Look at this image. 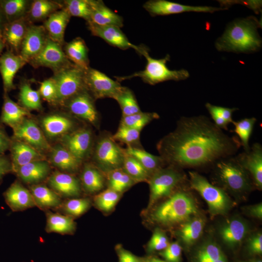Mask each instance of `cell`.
Returning a JSON list of instances; mask_svg holds the SVG:
<instances>
[{
    "instance_id": "cell-1",
    "label": "cell",
    "mask_w": 262,
    "mask_h": 262,
    "mask_svg": "<svg viewBox=\"0 0 262 262\" xmlns=\"http://www.w3.org/2000/svg\"><path fill=\"white\" fill-rule=\"evenodd\" d=\"M241 147L237 137L226 134L204 115L181 117L157 144L164 163L194 168L214 165L234 156Z\"/></svg>"
},
{
    "instance_id": "cell-2",
    "label": "cell",
    "mask_w": 262,
    "mask_h": 262,
    "mask_svg": "<svg viewBox=\"0 0 262 262\" xmlns=\"http://www.w3.org/2000/svg\"><path fill=\"white\" fill-rule=\"evenodd\" d=\"M261 22L254 16L236 18L227 26L223 34L217 38V50L234 53H251L262 47V38L258 28Z\"/></svg>"
},
{
    "instance_id": "cell-3",
    "label": "cell",
    "mask_w": 262,
    "mask_h": 262,
    "mask_svg": "<svg viewBox=\"0 0 262 262\" xmlns=\"http://www.w3.org/2000/svg\"><path fill=\"white\" fill-rule=\"evenodd\" d=\"M197 213L194 200L189 193L178 191L157 207L152 218L159 223L172 225L183 223Z\"/></svg>"
},
{
    "instance_id": "cell-4",
    "label": "cell",
    "mask_w": 262,
    "mask_h": 262,
    "mask_svg": "<svg viewBox=\"0 0 262 262\" xmlns=\"http://www.w3.org/2000/svg\"><path fill=\"white\" fill-rule=\"evenodd\" d=\"M141 55H143L147 60L145 69L129 76L115 77L117 81L139 77L144 82L150 85H155L167 81L185 80L189 77V73L186 69L170 70L167 67L166 63L170 60L169 54H167L164 58L154 59L150 56L147 49L144 47Z\"/></svg>"
},
{
    "instance_id": "cell-5",
    "label": "cell",
    "mask_w": 262,
    "mask_h": 262,
    "mask_svg": "<svg viewBox=\"0 0 262 262\" xmlns=\"http://www.w3.org/2000/svg\"><path fill=\"white\" fill-rule=\"evenodd\" d=\"M213 166L219 182L227 189L242 193L251 188L249 174L236 156L222 159Z\"/></svg>"
},
{
    "instance_id": "cell-6",
    "label": "cell",
    "mask_w": 262,
    "mask_h": 262,
    "mask_svg": "<svg viewBox=\"0 0 262 262\" xmlns=\"http://www.w3.org/2000/svg\"><path fill=\"white\" fill-rule=\"evenodd\" d=\"M189 183L206 202L213 216L226 214L231 206V201L221 188L211 183L204 177L195 171H189Z\"/></svg>"
},
{
    "instance_id": "cell-7",
    "label": "cell",
    "mask_w": 262,
    "mask_h": 262,
    "mask_svg": "<svg viewBox=\"0 0 262 262\" xmlns=\"http://www.w3.org/2000/svg\"><path fill=\"white\" fill-rule=\"evenodd\" d=\"M84 70L73 64L54 73L51 77L56 88V102L63 103L85 89Z\"/></svg>"
},
{
    "instance_id": "cell-8",
    "label": "cell",
    "mask_w": 262,
    "mask_h": 262,
    "mask_svg": "<svg viewBox=\"0 0 262 262\" xmlns=\"http://www.w3.org/2000/svg\"><path fill=\"white\" fill-rule=\"evenodd\" d=\"M184 178V174L172 165L155 171L149 179L150 204L169 196Z\"/></svg>"
},
{
    "instance_id": "cell-9",
    "label": "cell",
    "mask_w": 262,
    "mask_h": 262,
    "mask_svg": "<svg viewBox=\"0 0 262 262\" xmlns=\"http://www.w3.org/2000/svg\"><path fill=\"white\" fill-rule=\"evenodd\" d=\"M84 82L86 90L96 98H114L122 86L103 73L89 67L84 70Z\"/></svg>"
},
{
    "instance_id": "cell-10",
    "label": "cell",
    "mask_w": 262,
    "mask_h": 262,
    "mask_svg": "<svg viewBox=\"0 0 262 262\" xmlns=\"http://www.w3.org/2000/svg\"><path fill=\"white\" fill-rule=\"evenodd\" d=\"M125 152L112 137L103 136L98 140L94 152V159L102 168L110 171L123 165Z\"/></svg>"
},
{
    "instance_id": "cell-11",
    "label": "cell",
    "mask_w": 262,
    "mask_h": 262,
    "mask_svg": "<svg viewBox=\"0 0 262 262\" xmlns=\"http://www.w3.org/2000/svg\"><path fill=\"white\" fill-rule=\"evenodd\" d=\"M61 45L49 36L41 52L29 62L35 67L45 66L54 73L72 64L66 55Z\"/></svg>"
},
{
    "instance_id": "cell-12",
    "label": "cell",
    "mask_w": 262,
    "mask_h": 262,
    "mask_svg": "<svg viewBox=\"0 0 262 262\" xmlns=\"http://www.w3.org/2000/svg\"><path fill=\"white\" fill-rule=\"evenodd\" d=\"M143 7L152 16H166L189 12L213 13L227 9L222 7L186 5L165 0H149L145 2Z\"/></svg>"
},
{
    "instance_id": "cell-13",
    "label": "cell",
    "mask_w": 262,
    "mask_h": 262,
    "mask_svg": "<svg viewBox=\"0 0 262 262\" xmlns=\"http://www.w3.org/2000/svg\"><path fill=\"white\" fill-rule=\"evenodd\" d=\"M13 138L24 142L39 152L49 150L50 146L36 123L24 118L13 128Z\"/></svg>"
},
{
    "instance_id": "cell-14",
    "label": "cell",
    "mask_w": 262,
    "mask_h": 262,
    "mask_svg": "<svg viewBox=\"0 0 262 262\" xmlns=\"http://www.w3.org/2000/svg\"><path fill=\"white\" fill-rule=\"evenodd\" d=\"M43 26L29 25L21 45L19 55L27 63L44 48L48 35Z\"/></svg>"
},
{
    "instance_id": "cell-15",
    "label": "cell",
    "mask_w": 262,
    "mask_h": 262,
    "mask_svg": "<svg viewBox=\"0 0 262 262\" xmlns=\"http://www.w3.org/2000/svg\"><path fill=\"white\" fill-rule=\"evenodd\" d=\"M91 33L100 37L114 47L122 49L131 48L141 54L144 47L137 46L131 43L120 28L113 26H99L90 22H87Z\"/></svg>"
},
{
    "instance_id": "cell-16",
    "label": "cell",
    "mask_w": 262,
    "mask_h": 262,
    "mask_svg": "<svg viewBox=\"0 0 262 262\" xmlns=\"http://www.w3.org/2000/svg\"><path fill=\"white\" fill-rule=\"evenodd\" d=\"M92 140L90 131L86 129H81L63 135L61 141L62 146L74 157L82 161L89 151Z\"/></svg>"
},
{
    "instance_id": "cell-17",
    "label": "cell",
    "mask_w": 262,
    "mask_h": 262,
    "mask_svg": "<svg viewBox=\"0 0 262 262\" xmlns=\"http://www.w3.org/2000/svg\"><path fill=\"white\" fill-rule=\"evenodd\" d=\"M67 107L76 116L96 125L98 121V114L92 97L86 89L81 91L68 99Z\"/></svg>"
},
{
    "instance_id": "cell-18",
    "label": "cell",
    "mask_w": 262,
    "mask_h": 262,
    "mask_svg": "<svg viewBox=\"0 0 262 262\" xmlns=\"http://www.w3.org/2000/svg\"><path fill=\"white\" fill-rule=\"evenodd\" d=\"M236 157L243 166L250 174L255 186L262 188V147L258 143H254L248 152H244Z\"/></svg>"
},
{
    "instance_id": "cell-19",
    "label": "cell",
    "mask_w": 262,
    "mask_h": 262,
    "mask_svg": "<svg viewBox=\"0 0 262 262\" xmlns=\"http://www.w3.org/2000/svg\"><path fill=\"white\" fill-rule=\"evenodd\" d=\"M27 62L19 55L7 50L0 55V73L4 93L15 88L14 80L16 73Z\"/></svg>"
},
{
    "instance_id": "cell-20",
    "label": "cell",
    "mask_w": 262,
    "mask_h": 262,
    "mask_svg": "<svg viewBox=\"0 0 262 262\" xmlns=\"http://www.w3.org/2000/svg\"><path fill=\"white\" fill-rule=\"evenodd\" d=\"M5 202L14 212L22 211L35 206L30 191L18 181H15L4 193Z\"/></svg>"
},
{
    "instance_id": "cell-21",
    "label": "cell",
    "mask_w": 262,
    "mask_h": 262,
    "mask_svg": "<svg viewBox=\"0 0 262 262\" xmlns=\"http://www.w3.org/2000/svg\"><path fill=\"white\" fill-rule=\"evenodd\" d=\"M9 149L11 151L13 172L34 161L44 160L41 152L27 144L13 138Z\"/></svg>"
},
{
    "instance_id": "cell-22",
    "label": "cell",
    "mask_w": 262,
    "mask_h": 262,
    "mask_svg": "<svg viewBox=\"0 0 262 262\" xmlns=\"http://www.w3.org/2000/svg\"><path fill=\"white\" fill-rule=\"evenodd\" d=\"M27 22L26 18L23 17L6 24L1 34L7 50L19 55L21 44L29 26Z\"/></svg>"
},
{
    "instance_id": "cell-23",
    "label": "cell",
    "mask_w": 262,
    "mask_h": 262,
    "mask_svg": "<svg viewBox=\"0 0 262 262\" xmlns=\"http://www.w3.org/2000/svg\"><path fill=\"white\" fill-rule=\"evenodd\" d=\"M48 183L59 196H76L81 192L79 181L69 174L55 171L48 178Z\"/></svg>"
},
{
    "instance_id": "cell-24",
    "label": "cell",
    "mask_w": 262,
    "mask_h": 262,
    "mask_svg": "<svg viewBox=\"0 0 262 262\" xmlns=\"http://www.w3.org/2000/svg\"><path fill=\"white\" fill-rule=\"evenodd\" d=\"M70 17L64 8L51 14L45 20L43 25L49 37L63 45L64 44L65 30Z\"/></svg>"
},
{
    "instance_id": "cell-25",
    "label": "cell",
    "mask_w": 262,
    "mask_h": 262,
    "mask_svg": "<svg viewBox=\"0 0 262 262\" xmlns=\"http://www.w3.org/2000/svg\"><path fill=\"white\" fill-rule=\"evenodd\" d=\"M50 170L49 163L44 160H39L23 165L16 173L25 183L33 185L45 180L48 176Z\"/></svg>"
},
{
    "instance_id": "cell-26",
    "label": "cell",
    "mask_w": 262,
    "mask_h": 262,
    "mask_svg": "<svg viewBox=\"0 0 262 262\" xmlns=\"http://www.w3.org/2000/svg\"><path fill=\"white\" fill-rule=\"evenodd\" d=\"M99 26H123V18L106 6L102 0H93L90 21Z\"/></svg>"
},
{
    "instance_id": "cell-27",
    "label": "cell",
    "mask_w": 262,
    "mask_h": 262,
    "mask_svg": "<svg viewBox=\"0 0 262 262\" xmlns=\"http://www.w3.org/2000/svg\"><path fill=\"white\" fill-rule=\"evenodd\" d=\"M248 231L247 224L240 219H233L224 224L219 233L223 241L229 246L238 245L245 238Z\"/></svg>"
},
{
    "instance_id": "cell-28",
    "label": "cell",
    "mask_w": 262,
    "mask_h": 262,
    "mask_svg": "<svg viewBox=\"0 0 262 262\" xmlns=\"http://www.w3.org/2000/svg\"><path fill=\"white\" fill-rule=\"evenodd\" d=\"M49 160L51 164L57 168L68 172L77 171L81 163V161L60 145H56L51 149Z\"/></svg>"
},
{
    "instance_id": "cell-29",
    "label": "cell",
    "mask_w": 262,
    "mask_h": 262,
    "mask_svg": "<svg viewBox=\"0 0 262 262\" xmlns=\"http://www.w3.org/2000/svg\"><path fill=\"white\" fill-rule=\"evenodd\" d=\"M30 191L35 205L41 209L59 208L62 204L60 196L45 185L33 184Z\"/></svg>"
},
{
    "instance_id": "cell-30",
    "label": "cell",
    "mask_w": 262,
    "mask_h": 262,
    "mask_svg": "<svg viewBox=\"0 0 262 262\" xmlns=\"http://www.w3.org/2000/svg\"><path fill=\"white\" fill-rule=\"evenodd\" d=\"M64 51L68 59L73 64L83 70L89 67L88 49L82 38L77 37L67 43Z\"/></svg>"
},
{
    "instance_id": "cell-31",
    "label": "cell",
    "mask_w": 262,
    "mask_h": 262,
    "mask_svg": "<svg viewBox=\"0 0 262 262\" xmlns=\"http://www.w3.org/2000/svg\"><path fill=\"white\" fill-rule=\"evenodd\" d=\"M29 113L27 110L13 101L4 93V101L0 121L13 129L19 124Z\"/></svg>"
},
{
    "instance_id": "cell-32",
    "label": "cell",
    "mask_w": 262,
    "mask_h": 262,
    "mask_svg": "<svg viewBox=\"0 0 262 262\" xmlns=\"http://www.w3.org/2000/svg\"><path fill=\"white\" fill-rule=\"evenodd\" d=\"M42 125L48 137H54L67 133L72 128L73 123L65 116L52 115L43 118Z\"/></svg>"
},
{
    "instance_id": "cell-33",
    "label": "cell",
    "mask_w": 262,
    "mask_h": 262,
    "mask_svg": "<svg viewBox=\"0 0 262 262\" xmlns=\"http://www.w3.org/2000/svg\"><path fill=\"white\" fill-rule=\"evenodd\" d=\"M63 8L60 3L48 0H36L31 2L26 17L27 20L38 21L46 19L51 14Z\"/></svg>"
},
{
    "instance_id": "cell-34",
    "label": "cell",
    "mask_w": 262,
    "mask_h": 262,
    "mask_svg": "<svg viewBox=\"0 0 262 262\" xmlns=\"http://www.w3.org/2000/svg\"><path fill=\"white\" fill-rule=\"evenodd\" d=\"M124 152L136 159L151 175L162 168L164 163L160 156L152 155L144 150L134 147H129L124 149Z\"/></svg>"
},
{
    "instance_id": "cell-35",
    "label": "cell",
    "mask_w": 262,
    "mask_h": 262,
    "mask_svg": "<svg viewBox=\"0 0 262 262\" xmlns=\"http://www.w3.org/2000/svg\"><path fill=\"white\" fill-rule=\"evenodd\" d=\"M205 222L199 216H194L182 223L179 231L182 241L187 246L195 243L202 233Z\"/></svg>"
},
{
    "instance_id": "cell-36",
    "label": "cell",
    "mask_w": 262,
    "mask_h": 262,
    "mask_svg": "<svg viewBox=\"0 0 262 262\" xmlns=\"http://www.w3.org/2000/svg\"><path fill=\"white\" fill-rule=\"evenodd\" d=\"M46 217V230L48 233L69 234L75 229V223L71 217L68 216L48 211Z\"/></svg>"
},
{
    "instance_id": "cell-37",
    "label": "cell",
    "mask_w": 262,
    "mask_h": 262,
    "mask_svg": "<svg viewBox=\"0 0 262 262\" xmlns=\"http://www.w3.org/2000/svg\"><path fill=\"white\" fill-rule=\"evenodd\" d=\"M31 4L27 0H0V7L8 23L26 17Z\"/></svg>"
},
{
    "instance_id": "cell-38",
    "label": "cell",
    "mask_w": 262,
    "mask_h": 262,
    "mask_svg": "<svg viewBox=\"0 0 262 262\" xmlns=\"http://www.w3.org/2000/svg\"><path fill=\"white\" fill-rule=\"evenodd\" d=\"M81 180L84 189L90 193L98 192L103 187V179L99 171L89 164L83 168Z\"/></svg>"
},
{
    "instance_id": "cell-39",
    "label": "cell",
    "mask_w": 262,
    "mask_h": 262,
    "mask_svg": "<svg viewBox=\"0 0 262 262\" xmlns=\"http://www.w3.org/2000/svg\"><path fill=\"white\" fill-rule=\"evenodd\" d=\"M256 121L257 119L252 117L243 118L237 121H233L232 122L234 126L233 131L237 135L245 152H248L250 150L249 139Z\"/></svg>"
},
{
    "instance_id": "cell-40",
    "label": "cell",
    "mask_w": 262,
    "mask_h": 262,
    "mask_svg": "<svg viewBox=\"0 0 262 262\" xmlns=\"http://www.w3.org/2000/svg\"><path fill=\"white\" fill-rule=\"evenodd\" d=\"M114 99L118 103L123 116L130 115L141 112L134 94L127 87L122 86Z\"/></svg>"
},
{
    "instance_id": "cell-41",
    "label": "cell",
    "mask_w": 262,
    "mask_h": 262,
    "mask_svg": "<svg viewBox=\"0 0 262 262\" xmlns=\"http://www.w3.org/2000/svg\"><path fill=\"white\" fill-rule=\"evenodd\" d=\"M63 5L71 16L82 18L87 22L90 21L93 0H66Z\"/></svg>"
},
{
    "instance_id": "cell-42",
    "label": "cell",
    "mask_w": 262,
    "mask_h": 262,
    "mask_svg": "<svg viewBox=\"0 0 262 262\" xmlns=\"http://www.w3.org/2000/svg\"><path fill=\"white\" fill-rule=\"evenodd\" d=\"M19 97L23 108L27 110H38L42 108L39 92L33 89L28 83H24L20 86Z\"/></svg>"
},
{
    "instance_id": "cell-43",
    "label": "cell",
    "mask_w": 262,
    "mask_h": 262,
    "mask_svg": "<svg viewBox=\"0 0 262 262\" xmlns=\"http://www.w3.org/2000/svg\"><path fill=\"white\" fill-rule=\"evenodd\" d=\"M159 116L156 113L139 112L128 116H122L120 125L141 131L147 125Z\"/></svg>"
},
{
    "instance_id": "cell-44",
    "label": "cell",
    "mask_w": 262,
    "mask_h": 262,
    "mask_svg": "<svg viewBox=\"0 0 262 262\" xmlns=\"http://www.w3.org/2000/svg\"><path fill=\"white\" fill-rule=\"evenodd\" d=\"M122 166L134 181L146 180L150 177V174L136 159L125 153Z\"/></svg>"
},
{
    "instance_id": "cell-45",
    "label": "cell",
    "mask_w": 262,
    "mask_h": 262,
    "mask_svg": "<svg viewBox=\"0 0 262 262\" xmlns=\"http://www.w3.org/2000/svg\"><path fill=\"white\" fill-rule=\"evenodd\" d=\"M108 182L109 188L120 193L130 187L134 180L120 168L110 171Z\"/></svg>"
},
{
    "instance_id": "cell-46",
    "label": "cell",
    "mask_w": 262,
    "mask_h": 262,
    "mask_svg": "<svg viewBox=\"0 0 262 262\" xmlns=\"http://www.w3.org/2000/svg\"><path fill=\"white\" fill-rule=\"evenodd\" d=\"M226 258L220 247L213 242H208L202 245L196 255V262H208Z\"/></svg>"
},
{
    "instance_id": "cell-47",
    "label": "cell",
    "mask_w": 262,
    "mask_h": 262,
    "mask_svg": "<svg viewBox=\"0 0 262 262\" xmlns=\"http://www.w3.org/2000/svg\"><path fill=\"white\" fill-rule=\"evenodd\" d=\"M90 206V201L86 198H74L67 200L59 208L66 214L78 216L85 213Z\"/></svg>"
},
{
    "instance_id": "cell-48",
    "label": "cell",
    "mask_w": 262,
    "mask_h": 262,
    "mask_svg": "<svg viewBox=\"0 0 262 262\" xmlns=\"http://www.w3.org/2000/svg\"><path fill=\"white\" fill-rule=\"evenodd\" d=\"M119 193L108 188L96 196L95 203L100 210L108 212L112 210L119 198Z\"/></svg>"
},
{
    "instance_id": "cell-49",
    "label": "cell",
    "mask_w": 262,
    "mask_h": 262,
    "mask_svg": "<svg viewBox=\"0 0 262 262\" xmlns=\"http://www.w3.org/2000/svg\"><path fill=\"white\" fill-rule=\"evenodd\" d=\"M140 131L126 126L120 125L115 133L112 136L115 140L125 143L129 147L137 143L139 139Z\"/></svg>"
},
{
    "instance_id": "cell-50",
    "label": "cell",
    "mask_w": 262,
    "mask_h": 262,
    "mask_svg": "<svg viewBox=\"0 0 262 262\" xmlns=\"http://www.w3.org/2000/svg\"><path fill=\"white\" fill-rule=\"evenodd\" d=\"M169 245L165 234L159 229L153 232L148 244L147 248L149 251L163 250Z\"/></svg>"
},
{
    "instance_id": "cell-51",
    "label": "cell",
    "mask_w": 262,
    "mask_h": 262,
    "mask_svg": "<svg viewBox=\"0 0 262 262\" xmlns=\"http://www.w3.org/2000/svg\"><path fill=\"white\" fill-rule=\"evenodd\" d=\"M39 92L40 95L48 101L56 102L57 98L56 88L51 78L44 80L41 83Z\"/></svg>"
},
{
    "instance_id": "cell-52",
    "label": "cell",
    "mask_w": 262,
    "mask_h": 262,
    "mask_svg": "<svg viewBox=\"0 0 262 262\" xmlns=\"http://www.w3.org/2000/svg\"><path fill=\"white\" fill-rule=\"evenodd\" d=\"M160 254L167 262H180L181 247L178 242H173L169 244Z\"/></svg>"
},
{
    "instance_id": "cell-53",
    "label": "cell",
    "mask_w": 262,
    "mask_h": 262,
    "mask_svg": "<svg viewBox=\"0 0 262 262\" xmlns=\"http://www.w3.org/2000/svg\"><path fill=\"white\" fill-rule=\"evenodd\" d=\"M205 107L211 115L214 124L221 130H228L229 123L220 115L217 106L206 103Z\"/></svg>"
},
{
    "instance_id": "cell-54",
    "label": "cell",
    "mask_w": 262,
    "mask_h": 262,
    "mask_svg": "<svg viewBox=\"0 0 262 262\" xmlns=\"http://www.w3.org/2000/svg\"><path fill=\"white\" fill-rule=\"evenodd\" d=\"M249 251L254 254H261L262 253V235L258 233L251 237L247 244Z\"/></svg>"
},
{
    "instance_id": "cell-55",
    "label": "cell",
    "mask_w": 262,
    "mask_h": 262,
    "mask_svg": "<svg viewBox=\"0 0 262 262\" xmlns=\"http://www.w3.org/2000/svg\"><path fill=\"white\" fill-rule=\"evenodd\" d=\"M13 172L11 160L4 154L0 155V184L3 177Z\"/></svg>"
},
{
    "instance_id": "cell-56",
    "label": "cell",
    "mask_w": 262,
    "mask_h": 262,
    "mask_svg": "<svg viewBox=\"0 0 262 262\" xmlns=\"http://www.w3.org/2000/svg\"><path fill=\"white\" fill-rule=\"evenodd\" d=\"M11 139L7 135L4 129L0 124V155L9 149Z\"/></svg>"
},
{
    "instance_id": "cell-57",
    "label": "cell",
    "mask_w": 262,
    "mask_h": 262,
    "mask_svg": "<svg viewBox=\"0 0 262 262\" xmlns=\"http://www.w3.org/2000/svg\"><path fill=\"white\" fill-rule=\"evenodd\" d=\"M119 262H141L136 256L123 248L118 250Z\"/></svg>"
},
{
    "instance_id": "cell-58",
    "label": "cell",
    "mask_w": 262,
    "mask_h": 262,
    "mask_svg": "<svg viewBox=\"0 0 262 262\" xmlns=\"http://www.w3.org/2000/svg\"><path fill=\"white\" fill-rule=\"evenodd\" d=\"M218 110L223 119L229 124L233 122L232 117V114L235 111L238 110L237 108H227L217 106Z\"/></svg>"
},
{
    "instance_id": "cell-59",
    "label": "cell",
    "mask_w": 262,
    "mask_h": 262,
    "mask_svg": "<svg viewBox=\"0 0 262 262\" xmlns=\"http://www.w3.org/2000/svg\"><path fill=\"white\" fill-rule=\"evenodd\" d=\"M248 214L254 217L261 219L262 218V203L257 204L248 207Z\"/></svg>"
},
{
    "instance_id": "cell-60",
    "label": "cell",
    "mask_w": 262,
    "mask_h": 262,
    "mask_svg": "<svg viewBox=\"0 0 262 262\" xmlns=\"http://www.w3.org/2000/svg\"><path fill=\"white\" fill-rule=\"evenodd\" d=\"M7 23L6 17L0 7V34H1L5 26Z\"/></svg>"
},
{
    "instance_id": "cell-61",
    "label": "cell",
    "mask_w": 262,
    "mask_h": 262,
    "mask_svg": "<svg viewBox=\"0 0 262 262\" xmlns=\"http://www.w3.org/2000/svg\"><path fill=\"white\" fill-rule=\"evenodd\" d=\"M144 262H167L166 261H164L161 260L158 258L155 257H149L146 259Z\"/></svg>"
},
{
    "instance_id": "cell-62",
    "label": "cell",
    "mask_w": 262,
    "mask_h": 262,
    "mask_svg": "<svg viewBox=\"0 0 262 262\" xmlns=\"http://www.w3.org/2000/svg\"><path fill=\"white\" fill-rule=\"evenodd\" d=\"M5 47H6L5 44L2 38V34H0V55Z\"/></svg>"
},
{
    "instance_id": "cell-63",
    "label": "cell",
    "mask_w": 262,
    "mask_h": 262,
    "mask_svg": "<svg viewBox=\"0 0 262 262\" xmlns=\"http://www.w3.org/2000/svg\"><path fill=\"white\" fill-rule=\"evenodd\" d=\"M208 262H227L226 258L219 259L217 260H213Z\"/></svg>"
},
{
    "instance_id": "cell-64",
    "label": "cell",
    "mask_w": 262,
    "mask_h": 262,
    "mask_svg": "<svg viewBox=\"0 0 262 262\" xmlns=\"http://www.w3.org/2000/svg\"><path fill=\"white\" fill-rule=\"evenodd\" d=\"M244 262H262V261H260V260H254V261H250Z\"/></svg>"
}]
</instances>
